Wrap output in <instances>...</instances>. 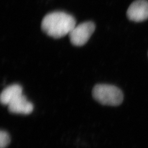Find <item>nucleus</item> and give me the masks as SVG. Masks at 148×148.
<instances>
[{
    "instance_id": "6",
    "label": "nucleus",
    "mask_w": 148,
    "mask_h": 148,
    "mask_svg": "<svg viewBox=\"0 0 148 148\" xmlns=\"http://www.w3.org/2000/svg\"><path fill=\"white\" fill-rule=\"evenodd\" d=\"M22 95L23 88L21 85H10L2 90L0 98L1 102L3 105L8 106L12 101Z\"/></svg>"
},
{
    "instance_id": "1",
    "label": "nucleus",
    "mask_w": 148,
    "mask_h": 148,
    "mask_svg": "<svg viewBox=\"0 0 148 148\" xmlns=\"http://www.w3.org/2000/svg\"><path fill=\"white\" fill-rule=\"evenodd\" d=\"M76 23L73 16L64 12H53L43 18L41 29L48 36L59 38L69 34Z\"/></svg>"
},
{
    "instance_id": "7",
    "label": "nucleus",
    "mask_w": 148,
    "mask_h": 148,
    "mask_svg": "<svg viewBox=\"0 0 148 148\" xmlns=\"http://www.w3.org/2000/svg\"><path fill=\"white\" fill-rule=\"evenodd\" d=\"M11 138L8 133L5 131L0 132V148H5L10 143Z\"/></svg>"
},
{
    "instance_id": "5",
    "label": "nucleus",
    "mask_w": 148,
    "mask_h": 148,
    "mask_svg": "<svg viewBox=\"0 0 148 148\" xmlns=\"http://www.w3.org/2000/svg\"><path fill=\"white\" fill-rule=\"evenodd\" d=\"M8 111L13 114L29 115L34 110L32 103L23 95L19 96L8 104Z\"/></svg>"
},
{
    "instance_id": "3",
    "label": "nucleus",
    "mask_w": 148,
    "mask_h": 148,
    "mask_svg": "<svg viewBox=\"0 0 148 148\" xmlns=\"http://www.w3.org/2000/svg\"><path fill=\"white\" fill-rule=\"evenodd\" d=\"M95 24L86 21L76 25L69 34L70 41L75 46H82L89 40L95 30Z\"/></svg>"
},
{
    "instance_id": "4",
    "label": "nucleus",
    "mask_w": 148,
    "mask_h": 148,
    "mask_svg": "<svg viewBox=\"0 0 148 148\" xmlns=\"http://www.w3.org/2000/svg\"><path fill=\"white\" fill-rule=\"evenodd\" d=\"M128 18L132 21L141 22L148 19V1L136 0L128 7Z\"/></svg>"
},
{
    "instance_id": "2",
    "label": "nucleus",
    "mask_w": 148,
    "mask_h": 148,
    "mask_svg": "<svg viewBox=\"0 0 148 148\" xmlns=\"http://www.w3.org/2000/svg\"><path fill=\"white\" fill-rule=\"evenodd\" d=\"M92 95L95 101L104 106H119L123 99L121 90L115 86L106 84L95 85Z\"/></svg>"
}]
</instances>
